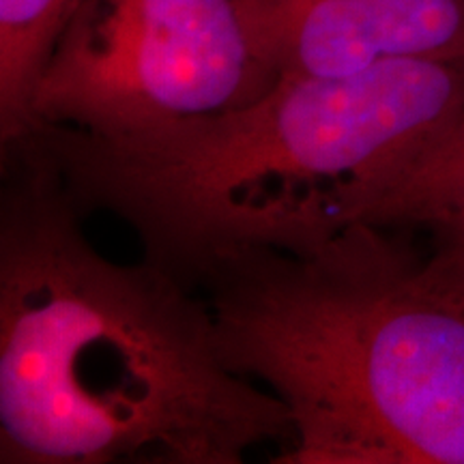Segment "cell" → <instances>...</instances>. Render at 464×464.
Returning a JSON list of instances; mask_svg holds the SVG:
<instances>
[{
  "label": "cell",
  "mask_w": 464,
  "mask_h": 464,
  "mask_svg": "<svg viewBox=\"0 0 464 464\" xmlns=\"http://www.w3.org/2000/svg\"><path fill=\"white\" fill-rule=\"evenodd\" d=\"M84 216L3 147L0 462L239 464L288 448V409L224 363L198 293L147 258L103 256Z\"/></svg>",
  "instance_id": "1"
},
{
  "label": "cell",
  "mask_w": 464,
  "mask_h": 464,
  "mask_svg": "<svg viewBox=\"0 0 464 464\" xmlns=\"http://www.w3.org/2000/svg\"><path fill=\"white\" fill-rule=\"evenodd\" d=\"M464 116V65L393 61L290 75L254 102L130 136L33 125L5 142L89 211L136 230L183 280L237 249L310 254L368 222L390 185Z\"/></svg>",
  "instance_id": "2"
},
{
  "label": "cell",
  "mask_w": 464,
  "mask_h": 464,
  "mask_svg": "<svg viewBox=\"0 0 464 464\" xmlns=\"http://www.w3.org/2000/svg\"><path fill=\"white\" fill-rule=\"evenodd\" d=\"M219 355L288 409L280 464H464V305L359 222L310 254L237 249L183 277Z\"/></svg>",
  "instance_id": "3"
},
{
  "label": "cell",
  "mask_w": 464,
  "mask_h": 464,
  "mask_svg": "<svg viewBox=\"0 0 464 464\" xmlns=\"http://www.w3.org/2000/svg\"><path fill=\"white\" fill-rule=\"evenodd\" d=\"M277 78L256 0H75L33 125L153 131L246 106Z\"/></svg>",
  "instance_id": "4"
},
{
  "label": "cell",
  "mask_w": 464,
  "mask_h": 464,
  "mask_svg": "<svg viewBox=\"0 0 464 464\" xmlns=\"http://www.w3.org/2000/svg\"><path fill=\"white\" fill-rule=\"evenodd\" d=\"M280 75L393 61L464 65V0H256Z\"/></svg>",
  "instance_id": "5"
},
{
  "label": "cell",
  "mask_w": 464,
  "mask_h": 464,
  "mask_svg": "<svg viewBox=\"0 0 464 464\" xmlns=\"http://www.w3.org/2000/svg\"><path fill=\"white\" fill-rule=\"evenodd\" d=\"M365 224L420 226L434 243L464 241V116L390 185Z\"/></svg>",
  "instance_id": "6"
},
{
  "label": "cell",
  "mask_w": 464,
  "mask_h": 464,
  "mask_svg": "<svg viewBox=\"0 0 464 464\" xmlns=\"http://www.w3.org/2000/svg\"><path fill=\"white\" fill-rule=\"evenodd\" d=\"M75 0H0V144L33 127V95Z\"/></svg>",
  "instance_id": "7"
},
{
  "label": "cell",
  "mask_w": 464,
  "mask_h": 464,
  "mask_svg": "<svg viewBox=\"0 0 464 464\" xmlns=\"http://www.w3.org/2000/svg\"><path fill=\"white\" fill-rule=\"evenodd\" d=\"M423 280L464 305V241L434 243V252L420 260Z\"/></svg>",
  "instance_id": "8"
}]
</instances>
